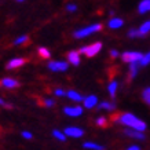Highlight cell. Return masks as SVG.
Segmentation results:
<instances>
[{
  "mask_svg": "<svg viewBox=\"0 0 150 150\" xmlns=\"http://www.w3.org/2000/svg\"><path fill=\"white\" fill-rule=\"evenodd\" d=\"M113 121L117 124H121V125H124V127H127V128L139 131V132H145L146 128H147V124H146L143 120L138 118L135 114L128 113V112L116 116V117L113 118Z\"/></svg>",
  "mask_w": 150,
  "mask_h": 150,
  "instance_id": "obj_1",
  "label": "cell"
},
{
  "mask_svg": "<svg viewBox=\"0 0 150 150\" xmlns=\"http://www.w3.org/2000/svg\"><path fill=\"white\" fill-rule=\"evenodd\" d=\"M102 28H103L102 23H92V25H88L86 28H80L77 30H74L73 37L74 39H84V37H88V36H91V35H94V33L102 30Z\"/></svg>",
  "mask_w": 150,
  "mask_h": 150,
  "instance_id": "obj_2",
  "label": "cell"
},
{
  "mask_svg": "<svg viewBox=\"0 0 150 150\" xmlns=\"http://www.w3.org/2000/svg\"><path fill=\"white\" fill-rule=\"evenodd\" d=\"M102 47L103 44L100 43V41H95V43H92V44H88V46H83L79 52L83 55H86L87 58H94L95 55H98L102 50Z\"/></svg>",
  "mask_w": 150,
  "mask_h": 150,
  "instance_id": "obj_3",
  "label": "cell"
},
{
  "mask_svg": "<svg viewBox=\"0 0 150 150\" xmlns=\"http://www.w3.org/2000/svg\"><path fill=\"white\" fill-rule=\"evenodd\" d=\"M142 57L143 54L139 52V51H125L121 54V59H123V62L125 64H137V62H141Z\"/></svg>",
  "mask_w": 150,
  "mask_h": 150,
  "instance_id": "obj_4",
  "label": "cell"
},
{
  "mask_svg": "<svg viewBox=\"0 0 150 150\" xmlns=\"http://www.w3.org/2000/svg\"><path fill=\"white\" fill-rule=\"evenodd\" d=\"M69 68V64L65 61H51L48 62V69L51 72H66Z\"/></svg>",
  "mask_w": 150,
  "mask_h": 150,
  "instance_id": "obj_5",
  "label": "cell"
},
{
  "mask_svg": "<svg viewBox=\"0 0 150 150\" xmlns=\"http://www.w3.org/2000/svg\"><path fill=\"white\" fill-rule=\"evenodd\" d=\"M25 64H26V59L22 58V57H17V58L10 59L8 62L6 64V69L7 70H14V69H18L21 66H23Z\"/></svg>",
  "mask_w": 150,
  "mask_h": 150,
  "instance_id": "obj_6",
  "label": "cell"
},
{
  "mask_svg": "<svg viewBox=\"0 0 150 150\" xmlns=\"http://www.w3.org/2000/svg\"><path fill=\"white\" fill-rule=\"evenodd\" d=\"M0 87L6 88V90H14V88L19 87V81L13 77H3L0 80Z\"/></svg>",
  "mask_w": 150,
  "mask_h": 150,
  "instance_id": "obj_7",
  "label": "cell"
},
{
  "mask_svg": "<svg viewBox=\"0 0 150 150\" xmlns=\"http://www.w3.org/2000/svg\"><path fill=\"white\" fill-rule=\"evenodd\" d=\"M80 52L76 50H72L69 51L68 54H66V59H68V64L73 65V66H79L80 65V61H81V58H80Z\"/></svg>",
  "mask_w": 150,
  "mask_h": 150,
  "instance_id": "obj_8",
  "label": "cell"
},
{
  "mask_svg": "<svg viewBox=\"0 0 150 150\" xmlns=\"http://www.w3.org/2000/svg\"><path fill=\"white\" fill-rule=\"evenodd\" d=\"M64 134L70 138H81L84 135V129L79 127H66L64 129Z\"/></svg>",
  "mask_w": 150,
  "mask_h": 150,
  "instance_id": "obj_9",
  "label": "cell"
},
{
  "mask_svg": "<svg viewBox=\"0 0 150 150\" xmlns=\"http://www.w3.org/2000/svg\"><path fill=\"white\" fill-rule=\"evenodd\" d=\"M64 113L69 117H79L83 114V108L81 106H65Z\"/></svg>",
  "mask_w": 150,
  "mask_h": 150,
  "instance_id": "obj_10",
  "label": "cell"
},
{
  "mask_svg": "<svg viewBox=\"0 0 150 150\" xmlns=\"http://www.w3.org/2000/svg\"><path fill=\"white\" fill-rule=\"evenodd\" d=\"M123 132L124 135H127L128 138H134V139H138V141H145L146 139V135L143 132L135 131V129H131V128H125Z\"/></svg>",
  "mask_w": 150,
  "mask_h": 150,
  "instance_id": "obj_11",
  "label": "cell"
},
{
  "mask_svg": "<svg viewBox=\"0 0 150 150\" xmlns=\"http://www.w3.org/2000/svg\"><path fill=\"white\" fill-rule=\"evenodd\" d=\"M83 103H84V108H86V109H92V108H95L96 105H98V96L91 94V95H88L84 98Z\"/></svg>",
  "mask_w": 150,
  "mask_h": 150,
  "instance_id": "obj_12",
  "label": "cell"
},
{
  "mask_svg": "<svg viewBox=\"0 0 150 150\" xmlns=\"http://www.w3.org/2000/svg\"><path fill=\"white\" fill-rule=\"evenodd\" d=\"M66 96H68L69 99H72L73 102H83V100H84V96H83L80 92L74 91V90H69V91H66Z\"/></svg>",
  "mask_w": 150,
  "mask_h": 150,
  "instance_id": "obj_13",
  "label": "cell"
},
{
  "mask_svg": "<svg viewBox=\"0 0 150 150\" xmlns=\"http://www.w3.org/2000/svg\"><path fill=\"white\" fill-rule=\"evenodd\" d=\"M124 25V19L118 18V17H113V18L109 19V22H108V26L110 29H118V28H121Z\"/></svg>",
  "mask_w": 150,
  "mask_h": 150,
  "instance_id": "obj_14",
  "label": "cell"
},
{
  "mask_svg": "<svg viewBox=\"0 0 150 150\" xmlns=\"http://www.w3.org/2000/svg\"><path fill=\"white\" fill-rule=\"evenodd\" d=\"M138 13L139 14H146L150 13V0H141L138 4Z\"/></svg>",
  "mask_w": 150,
  "mask_h": 150,
  "instance_id": "obj_15",
  "label": "cell"
},
{
  "mask_svg": "<svg viewBox=\"0 0 150 150\" xmlns=\"http://www.w3.org/2000/svg\"><path fill=\"white\" fill-rule=\"evenodd\" d=\"M98 109L100 110H114L116 109V103L114 102H108V100H103V102H100L98 103Z\"/></svg>",
  "mask_w": 150,
  "mask_h": 150,
  "instance_id": "obj_16",
  "label": "cell"
},
{
  "mask_svg": "<svg viewBox=\"0 0 150 150\" xmlns=\"http://www.w3.org/2000/svg\"><path fill=\"white\" fill-rule=\"evenodd\" d=\"M128 72H129V80H132V79L137 77L138 72H139V64H131L128 65Z\"/></svg>",
  "mask_w": 150,
  "mask_h": 150,
  "instance_id": "obj_17",
  "label": "cell"
},
{
  "mask_svg": "<svg viewBox=\"0 0 150 150\" xmlns=\"http://www.w3.org/2000/svg\"><path fill=\"white\" fill-rule=\"evenodd\" d=\"M83 147L88 150H105V147L102 145H98L95 142H84L83 143Z\"/></svg>",
  "mask_w": 150,
  "mask_h": 150,
  "instance_id": "obj_18",
  "label": "cell"
},
{
  "mask_svg": "<svg viewBox=\"0 0 150 150\" xmlns=\"http://www.w3.org/2000/svg\"><path fill=\"white\" fill-rule=\"evenodd\" d=\"M117 88H118V83L117 80H113V81L109 83V86H108V92H109V95L112 98L116 96V92H117Z\"/></svg>",
  "mask_w": 150,
  "mask_h": 150,
  "instance_id": "obj_19",
  "label": "cell"
},
{
  "mask_svg": "<svg viewBox=\"0 0 150 150\" xmlns=\"http://www.w3.org/2000/svg\"><path fill=\"white\" fill-rule=\"evenodd\" d=\"M37 54L39 57L43 59H50L51 58V51L47 48V47H39L37 48Z\"/></svg>",
  "mask_w": 150,
  "mask_h": 150,
  "instance_id": "obj_20",
  "label": "cell"
},
{
  "mask_svg": "<svg viewBox=\"0 0 150 150\" xmlns=\"http://www.w3.org/2000/svg\"><path fill=\"white\" fill-rule=\"evenodd\" d=\"M139 33H141V37L146 36L150 33V21H146L139 26Z\"/></svg>",
  "mask_w": 150,
  "mask_h": 150,
  "instance_id": "obj_21",
  "label": "cell"
},
{
  "mask_svg": "<svg viewBox=\"0 0 150 150\" xmlns=\"http://www.w3.org/2000/svg\"><path fill=\"white\" fill-rule=\"evenodd\" d=\"M52 137H54L55 139L61 141V142H65V141H66V135H65L62 131H59V129H54V131H52Z\"/></svg>",
  "mask_w": 150,
  "mask_h": 150,
  "instance_id": "obj_22",
  "label": "cell"
},
{
  "mask_svg": "<svg viewBox=\"0 0 150 150\" xmlns=\"http://www.w3.org/2000/svg\"><path fill=\"white\" fill-rule=\"evenodd\" d=\"M28 40H29V37H28L26 35H21V36H18L15 40H14V46H22V44H25Z\"/></svg>",
  "mask_w": 150,
  "mask_h": 150,
  "instance_id": "obj_23",
  "label": "cell"
},
{
  "mask_svg": "<svg viewBox=\"0 0 150 150\" xmlns=\"http://www.w3.org/2000/svg\"><path fill=\"white\" fill-rule=\"evenodd\" d=\"M95 124L98 125V127H100V128L108 127V118L103 117V116H99L98 118H95Z\"/></svg>",
  "mask_w": 150,
  "mask_h": 150,
  "instance_id": "obj_24",
  "label": "cell"
},
{
  "mask_svg": "<svg viewBox=\"0 0 150 150\" xmlns=\"http://www.w3.org/2000/svg\"><path fill=\"white\" fill-rule=\"evenodd\" d=\"M142 99L145 100L147 105H150V87H147V88H145L142 91Z\"/></svg>",
  "mask_w": 150,
  "mask_h": 150,
  "instance_id": "obj_25",
  "label": "cell"
},
{
  "mask_svg": "<svg viewBox=\"0 0 150 150\" xmlns=\"http://www.w3.org/2000/svg\"><path fill=\"white\" fill-rule=\"evenodd\" d=\"M149 64H150V51L149 52H146V54H143L141 62H139V65H142V66H147Z\"/></svg>",
  "mask_w": 150,
  "mask_h": 150,
  "instance_id": "obj_26",
  "label": "cell"
},
{
  "mask_svg": "<svg viewBox=\"0 0 150 150\" xmlns=\"http://www.w3.org/2000/svg\"><path fill=\"white\" fill-rule=\"evenodd\" d=\"M128 37H129V39H135V37H141V33H139V29H129V30H128Z\"/></svg>",
  "mask_w": 150,
  "mask_h": 150,
  "instance_id": "obj_27",
  "label": "cell"
},
{
  "mask_svg": "<svg viewBox=\"0 0 150 150\" xmlns=\"http://www.w3.org/2000/svg\"><path fill=\"white\" fill-rule=\"evenodd\" d=\"M43 105L46 108H52V106H55V100L52 98H46V99H43Z\"/></svg>",
  "mask_w": 150,
  "mask_h": 150,
  "instance_id": "obj_28",
  "label": "cell"
},
{
  "mask_svg": "<svg viewBox=\"0 0 150 150\" xmlns=\"http://www.w3.org/2000/svg\"><path fill=\"white\" fill-rule=\"evenodd\" d=\"M0 106H1V108H4V109H13V105L8 103V102L4 100L3 98H0Z\"/></svg>",
  "mask_w": 150,
  "mask_h": 150,
  "instance_id": "obj_29",
  "label": "cell"
},
{
  "mask_svg": "<svg viewBox=\"0 0 150 150\" xmlns=\"http://www.w3.org/2000/svg\"><path fill=\"white\" fill-rule=\"evenodd\" d=\"M54 95L55 96H66V91L62 90V88H57V90H54Z\"/></svg>",
  "mask_w": 150,
  "mask_h": 150,
  "instance_id": "obj_30",
  "label": "cell"
},
{
  "mask_svg": "<svg viewBox=\"0 0 150 150\" xmlns=\"http://www.w3.org/2000/svg\"><path fill=\"white\" fill-rule=\"evenodd\" d=\"M76 10H77V6L74 4V3H69V4L66 6V11H68V13H74Z\"/></svg>",
  "mask_w": 150,
  "mask_h": 150,
  "instance_id": "obj_31",
  "label": "cell"
},
{
  "mask_svg": "<svg viewBox=\"0 0 150 150\" xmlns=\"http://www.w3.org/2000/svg\"><path fill=\"white\" fill-rule=\"evenodd\" d=\"M21 135H22L23 139H32V138H33L32 132H29V131H22V132H21Z\"/></svg>",
  "mask_w": 150,
  "mask_h": 150,
  "instance_id": "obj_32",
  "label": "cell"
},
{
  "mask_svg": "<svg viewBox=\"0 0 150 150\" xmlns=\"http://www.w3.org/2000/svg\"><path fill=\"white\" fill-rule=\"evenodd\" d=\"M118 55H120V52H118L117 50H110V57H112V58H117Z\"/></svg>",
  "mask_w": 150,
  "mask_h": 150,
  "instance_id": "obj_33",
  "label": "cell"
},
{
  "mask_svg": "<svg viewBox=\"0 0 150 150\" xmlns=\"http://www.w3.org/2000/svg\"><path fill=\"white\" fill-rule=\"evenodd\" d=\"M125 150H141V147L138 145H131V146H128Z\"/></svg>",
  "mask_w": 150,
  "mask_h": 150,
  "instance_id": "obj_34",
  "label": "cell"
},
{
  "mask_svg": "<svg viewBox=\"0 0 150 150\" xmlns=\"http://www.w3.org/2000/svg\"><path fill=\"white\" fill-rule=\"evenodd\" d=\"M17 1H18V3H22V1H25V0H17Z\"/></svg>",
  "mask_w": 150,
  "mask_h": 150,
  "instance_id": "obj_35",
  "label": "cell"
}]
</instances>
